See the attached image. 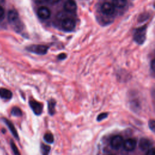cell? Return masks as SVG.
Here are the masks:
<instances>
[{
	"label": "cell",
	"mask_w": 155,
	"mask_h": 155,
	"mask_svg": "<svg viewBox=\"0 0 155 155\" xmlns=\"http://www.w3.org/2000/svg\"><path fill=\"white\" fill-rule=\"evenodd\" d=\"M2 120L4 121V122L6 124V125L8 127V128H9L10 132L12 133V134H13V136L17 139H19V136L18 134V132L14 126V125L12 124V122H10L9 120H8L7 119L5 118H2Z\"/></svg>",
	"instance_id": "cell-11"
},
{
	"label": "cell",
	"mask_w": 155,
	"mask_h": 155,
	"mask_svg": "<svg viewBox=\"0 0 155 155\" xmlns=\"http://www.w3.org/2000/svg\"><path fill=\"white\" fill-rule=\"evenodd\" d=\"M38 15L41 19H47L51 15V12L50 9L45 6L40 7L38 10Z\"/></svg>",
	"instance_id": "cell-9"
},
{
	"label": "cell",
	"mask_w": 155,
	"mask_h": 155,
	"mask_svg": "<svg viewBox=\"0 0 155 155\" xmlns=\"http://www.w3.org/2000/svg\"><path fill=\"white\" fill-rule=\"evenodd\" d=\"M137 142L136 140L132 138H129L124 141L123 143V147L125 150L127 151H132L135 150L136 147Z\"/></svg>",
	"instance_id": "cell-8"
},
{
	"label": "cell",
	"mask_w": 155,
	"mask_h": 155,
	"mask_svg": "<svg viewBox=\"0 0 155 155\" xmlns=\"http://www.w3.org/2000/svg\"><path fill=\"white\" fill-rule=\"evenodd\" d=\"M0 97L4 99H10L12 97V93L7 88H0Z\"/></svg>",
	"instance_id": "cell-13"
},
{
	"label": "cell",
	"mask_w": 155,
	"mask_h": 155,
	"mask_svg": "<svg viewBox=\"0 0 155 155\" xmlns=\"http://www.w3.org/2000/svg\"><path fill=\"white\" fill-rule=\"evenodd\" d=\"M48 47L44 45H32L27 47V50L37 54H45L48 51Z\"/></svg>",
	"instance_id": "cell-2"
},
{
	"label": "cell",
	"mask_w": 155,
	"mask_h": 155,
	"mask_svg": "<svg viewBox=\"0 0 155 155\" xmlns=\"http://www.w3.org/2000/svg\"><path fill=\"white\" fill-rule=\"evenodd\" d=\"M66 57H67V55L65 53H61L58 56V59L62 60V59H64L65 58H66Z\"/></svg>",
	"instance_id": "cell-23"
},
{
	"label": "cell",
	"mask_w": 155,
	"mask_h": 155,
	"mask_svg": "<svg viewBox=\"0 0 155 155\" xmlns=\"http://www.w3.org/2000/svg\"><path fill=\"white\" fill-rule=\"evenodd\" d=\"M151 141L147 138L143 137V138L140 139V140H139V147L143 151L150 148L151 147Z\"/></svg>",
	"instance_id": "cell-12"
},
{
	"label": "cell",
	"mask_w": 155,
	"mask_h": 155,
	"mask_svg": "<svg viewBox=\"0 0 155 155\" xmlns=\"http://www.w3.org/2000/svg\"><path fill=\"white\" fill-rule=\"evenodd\" d=\"M44 139L46 142L49 143H52L54 142L53 136L51 133H46L44 136Z\"/></svg>",
	"instance_id": "cell-18"
},
{
	"label": "cell",
	"mask_w": 155,
	"mask_h": 155,
	"mask_svg": "<svg viewBox=\"0 0 155 155\" xmlns=\"http://www.w3.org/2000/svg\"><path fill=\"white\" fill-rule=\"evenodd\" d=\"M108 116V113H102L98 115L97 117V121H101L104 119H105Z\"/></svg>",
	"instance_id": "cell-20"
},
{
	"label": "cell",
	"mask_w": 155,
	"mask_h": 155,
	"mask_svg": "<svg viewBox=\"0 0 155 155\" xmlns=\"http://www.w3.org/2000/svg\"><path fill=\"white\" fill-rule=\"evenodd\" d=\"M148 127L150 128V129L152 131H154V128H155V122L153 119H151L149 120L148 122Z\"/></svg>",
	"instance_id": "cell-21"
},
{
	"label": "cell",
	"mask_w": 155,
	"mask_h": 155,
	"mask_svg": "<svg viewBox=\"0 0 155 155\" xmlns=\"http://www.w3.org/2000/svg\"><path fill=\"white\" fill-rule=\"evenodd\" d=\"M46 1L51 4H56V3L59 2L61 0H46Z\"/></svg>",
	"instance_id": "cell-24"
},
{
	"label": "cell",
	"mask_w": 155,
	"mask_h": 155,
	"mask_svg": "<svg viewBox=\"0 0 155 155\" xmlns=\"http://www.w3.org/2000/svg\"><path fill=\"white\" fill-rule=\"evenodd\" d=\"M76 25L75 21L71 18H65L61 22L62 28L66 31L73 30Z\"/></svg>",
	"instance_id": "cell-3"
},
{
	"label": "cell",
	"mask_w": 155,
	"mask_h": 155,
	"mask_svg": "<svg viewBox=\"0 0 155 155\" xmlns=\"http://www.w3.org/2000/svg\"><path fill=\"white\" fill-rule=\"evenodd\" d=\"M34 1H36V2H39V3L44 1V0H34Z\"/></svg>",
	"instance_id": "cell-27"
},
{
	"label": "cell",
	"mask_w": 155,
	"mask_h": 155,
	"mask_svg": "<svg viewBox=\"0 0 155 155\" xmlns=\"http://www.w3.org/2000/svg\"><path fill=\"white\" fill-rule=\"evenodd\" d=\"M115 7L113 4L109 2H105L101 6V12L105 15H111L114 13Z\"/></svg>",
	"instance_id": "cell-6"
},
{
	"label": "cell",
	"mask_w": 155,
	"mask_h": 155,
	"mask_svg": "<svg viewBox=\"0 0 155 155\" xmlns=\"http://www.w3.org/2000/svg\"><path fill=\"white\" fill-rule=\"evenodd\" d=\"M127 3V0H112V4L114 7L123 8Z\"/></svg>",
	"instance_id": "cell-15"
},
{
	"label": "cell",
	"mask_w": 155,
	"mask_h": 155,
	"mask_svg": "<svg viewBox=\"0 0 155 155\" xmlns=\"http://www.w3.org/2000/svg\"><path fill=\"white\" fill-rule=\"evenodd\" d=\"M56 101L51 99L48 101V111L50 115H53L55 113Z\"/></svg>",
	"instance_id": "cell-14"
},
{
	"label": "cell",
	"mask_w": 155,
	"mask_h": 155,
	"mask_svg": "<svg viewBox=\"0 0 155 155\" xmlns=\"http://www.w3.org/2000/svg\"><path fill=\"white\" fill-rule=\"evenodd\" d=\"M123 143L124 139L120 135H116L113 136L110 141V145L114 150H119L120 148H121Z\"/></svg>",
	"instance_id": "cell-7"
},
{
	"label": "cell",
	"mask_w": 155,
	"mask_h": 155,
	"mask_svg": "<svg viewBox=\"0 0 155 155\" xmlns=\"http://www.w3.org/2000/svg\"><path fill=\"white\" fill-rule=\"evenodd\" d=\"M154 67H155V63H154V60L153 59L151 63V68L153 71H154Z\"/></svg>",
	"instance_id": "cell-26"
},
{
	"label": "cell",
	"mask_w": 155,
	"mask_h": 155,
	"mask_svg": "<svg viewBox=\"0 0 155 155\" xmlns=\"http://www.w3.org/2000/svg\"><path fill=\"white\" fill-rule=\"evenodd\" d=\"M11 114L13 116L19 117L22 115V112L19 107H13L11 110Z\"/></svg>",
	"instance_id": "cell-16"
},
{
	"label": "cell",
	"mask_w": 155,
	"mask_h": 155,
	"mask_svg": "<svg viewBox=\"0 0 155 155\" xmlns=\"http://www.w3.org/2000/svg\"><path fill=\"white\" fill-rule=\"evenodd\" d=\"M29 105L32 111L36 115H40L43 111V105L35 100H30L29 101Z\"/></svg>",
	"instance_id": "cell-4"
},
{
	"label": "cell",
	"mask_w": 155,
	"mask_h": 155,
	"mask_svg": "<svg viewBox=\"0 0 155 155\" xmlns=\"http://www.w3.org/2000/svg\"><path fill=\"white\" fill-rule=\"evenodd\" d=\"M8 22L15 27H17V25L19 23V18L18 13L15 10H11L8 13Z\"/></svg>",
	"instance_id": "cell-5"
},
{
	"label": "cell",
	"mask_w": 155,
	"mask_h": 155,
	"mask_svg": "<svg viewBox=\"0 0 155 155\" xmlns=\"http://www.w3.org/2000/svg\"><path fill=\"white\" fill-rule=\"evenodd\" d=\"M4 15V10L2 8V7L0 6V19L3 17Z\"/></svg>",
	"instance_id": "cell-25"
},
{
	"label": "cell",
	"mask_w": 155,
	"mask_h": 155,
	"mask_svg": "<svg viewBox=\"0 0 155 155\" xmlns=\"http://www.w3.org/2000/svg\"><path fill=\"white\" fill-rule=\"evenodd\" d=\"M146 27L143 26L137 28L134 33V39L139 44H142L145 39Z\"/></svg>",
	"instance_id": "cell-1"
},
{
	"label": "cell",
	"mask_w": 155,
	"mask_h": 155,
	"mask_svg": "<svg viewBox=\"0 0 155 155\" xmlns=\"http://www.w3.org/2000/svg\"><path fill=\"white\" fill-rule=\"evenodd\" d=\"M64 10L70 13L74 12L77 9V5L74 0H67L64 5Z\"/></svg>",
	"instance_id": "cell-10"
},
{
	"label": "cell",
	"mask_w": 155,
	"mask_h": 155,
	"mask_svg": "<svg viewBox=\"0 0 155 155\" xmlns=\"http://www.w3.org/2000/svg\"><path fill=\"white\" fill-rule=\"evenodd\" d=\"M10 147H11V148H12L15 155H21L20 152L19 151L17 146L16 145V144L12 140H10Z\"/></svg>",
	"instance_id": "cell-19"
},
{
	"label": "cell",
	"mask_w": 155,
	"mask_h": 155,
	"mask_svg": "<svg viewBox=\"0 0 155 155\" xmlns=\"http://www.w3.org/2000/svg\"><path fill=\"white\" fill-rule=\"evenodd\" d=\"M41 151L42 155H48L50 151V147L45 144L42 143L41 145Z\"/></svg>",
	"instance_id": "cell-17"
},
{
	"label": "cell",
	"mask_w": 155,
	"mask_h": 155,
	"mask_svg": "<svg viewBox=\"0 0 155 155\" xmlns=\"http://www.w3.org/2000/svg\"><path fill=\"white\" fill-rule=\"evenodd\" d=\"M154 153H155L154 148L153 147H151L148 149L145 155H154Z\"/></svg>",
	"instance_id": "cell-22"
}]
</instances>
